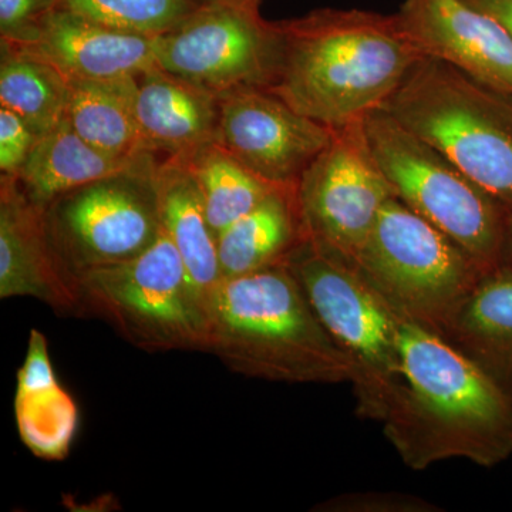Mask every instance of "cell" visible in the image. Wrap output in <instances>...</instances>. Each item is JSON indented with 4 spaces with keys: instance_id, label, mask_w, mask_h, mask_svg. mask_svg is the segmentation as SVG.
<instances>
[{
    "instance_id": "obj_18",
    "label": "cell",
    "mask_w": 512,
    "mask_h": 512,
    "mask_svg": "<svg viewBox=\"0 0 512 512\" xmlns=\"http://www.w3.org/2000/svg\"><path fill=\"white\" fill-rule=\"evenodd\" d=\"M15 417L20 440L36 457L62 461L69 454L77 426L76 402L57 380L45 335L30 332L28 353L18 370Z\"/></svg>"
},
{
    "instance_id": "obj_28",
    "label": "cell",
    "mask_w": 512,
    "mask_h": 512,
    "mask_svg": "<svg viewBox=\"0 0 512 512\" xmlns=\"http://www.w3.org/2000/svg\"><path fill=\"white\" fill-rule=\"evenodd\" d=\"M62 0H0V40H16L28 33L37 22Z\"/></svg>"
},
{
    "instance_id": "obj_31",
    "label": "cell",
    "mask_w": 512,
    "mask_h": 512,
    "mask_svg": "<svg viewBox=\"0 0 512 512\" xmlns=\"http://www.w3.org/2000/svg\"><path fill=\"white\" fill-rule=\"evenodd\" d=\"M198 3H234V5L256 6L259 8L262 0H195Z\"/></svg>"
},
{
    "instance_id": "obj_13",
    "label": "cell",
    "mask_w": 512,
    "mask_h": 512,
    "mask_svg": "<svg viewBox=\"0 0 512 512\" xmlns=\"http://www.w3.org/2000/svg\"><path fill=\"white\" fill-rule=\"evenodd\" d=\"M396 16L421 55L512 100V36L493 16L467 0H404Z\"/></svg>"
},
{
    "instance_id": "obj_23",
    "label": "cell",
    "mask_w": 512,
    "mask_h": 512,
    "mask_svg": "<svg viewBox=\"0 0 512 512\" xmlns=\"http://www.w3.org/2000/svg\"><path fill=\"white\" fill-rule=\"evenodd\" d=\"M181 158L200 187L208 224L218 239L239 218L282 187L266 183L229 154L217 140Z\"/></svg>"
},
{
    "instance_id": "obj_24",
    "label": "cell",
    "mask_w": 512,
    "mask_h": 512,
    "mask_svg": "<svg viewBox=\"0 0 512 512\" xmlns=\"http://www.w3.org/2000/svg\"><path fill=\"white\" fill-rule=\"evenodd\" d=\"M70 79L52 64L2 45L0 107L22 117L37 136L67 116Z\"/></svg>"
},
{
    "instance_id": "obj_4",
    "label": "cell",
    "mask_w": 512,
    "mask_h": 512,
    "mask_svg": "<svg viewBox=\"0 0 512 512\" xmlns=\"http://www.w3.org/2000/svg\"><path fill=\"white\" fill-rule=\"evenodd\" d=\"M382 110L512 212V100L423 56Z\"/></svg>"
},
{
    "instance_id": "obj_14",
    "label": "cell",
    "mask_w": 512,
    "mask_h": 512,
    "mask_svg": "<svg viewBox=\"0 0 512 512\" xmlns=\"http://www.w3.org/2000/svg\"><path fill=\"white\" fill-rule=\"evenodd\" d=\"M35 298L57 313L84 312L76 276L50 241L45 207L35 204L18 178L0 181V299Z\"/></svg>"
},
{
    "instance_id": "obj_2",
    "label": "cell",
    "mask_w": 512,
    "mask_h": 512,
    "mask_svg": "<svg viewBox=\"0 0 512 512\" xmlns=\"http://www.w3.org/2000/svg\"><path fill=\"white\" fill-rule=\"evenodd\" d=\"M278 23L281 63L268 90L333 130L382 109L424 56L396 15L319 9Z\"/></svg>"
},
{
    "instance_id": "obj_25",
    "label": "cell",
    "mask_w": 512,
    "mask_h": 512,
    "mask_svg": "<svg viewBox=\"0 0 512 512\" xmlns=\"http://www.w3.org/2000/svg\"><path fill=\"white\" fill-rule=\"evenodd\" d=\"M198 5L195 0H62L59 9L109 28L157 37L177 28Z\"/></svg>"
},
{
    "instance_id": "obj_17",
    "label": "cell",
    "mask_w": 512,
    "mask_h": 512,
    "mask_svg": "<svg viewBox=\"0 0 512 512\" xmlns=\"http://www.w3.org/2000/svg\"><path fill=\"white\" fill-rule=\"evenodd\" d=\"M444 338L512 400V266L485 271Z\"/></svg>"
},
{
    "instance_id": "obj_3",
    "label": "cell",
    "mask_w": 512,
    "mask_h": 512,
    "mask_svg": "<svg viewBox=\"0 0 512 512\" xmlns=\"http://www.w3.org/2000/svg\"><path fill=\"white\" fill-rule=\"evenodd\" d=\"M207 349L241 375L278 383L352 382L288 264L222 279L207 305Z\"/></svg>"
},
{
    "instance_id": "obj_15",
    "label": "cell",
    "mask_w": 512,
    "mask_h": 512,
    "mask_svg": "<svg viewBox=\"0 0 512 512\" xmlns=\"http://www.w3.org/2000/svg\"><path fill=\"white\" fill-rule=\"evenodd\" d=\"M10 49L52 64L67 79L138 77L156 67V37L100 25L56 9L16 40Z\"/></svg>"
},
{
    "instance_id": "obj_30",
    "label": "cell",
    "mask_w": 512,
    "mask_h": 512,
    "mask_svg": "<svg viewBox=\"0 0 512 512\" xmlns=\"http://www.w3.org/2000/svg\"><path fill=\"white\" fill-rule=\"evenodd\" d=\"M505 262L512 266V212L508 220L507 241H505Z\"/></svg>"
},
{
    "instance_id": "obj_6",
    "label": "cell",
    "mask_w": 512,
    "mask_h": 512,
    "mask_svg": "<svg viewBox=\"0 0 512 512\" xmlns=\"http://www.w3.org/2000/svg\"><path fill=\"white\" fill-rule=\"evenodd\" d=\"M353 264L397 315L443 338L485 272L397 197L384 204Z\"/></svg>"
},
{
    "instance_id": "obj_5",
    "label": "cell",
    "mask_w": 512,
    "mask_h": 512,
    "mask_svg": "<svg viewBox=\"0 0 512 512\" xmlns=\"http://www.w3.org/2000/svg\"><path fill=\"white\" fill-rule=\"evenodd\" d=\"M330 338L352 363L356 414L382 421L403 382L400 315L353 262L303 238L286 259Z\"/></svg>"
},
{
    "instance_id": "obj_12",
    "label": "cell",
    "mask_w": 512,
    "mask_h": 512,
    "mask_svg": "<svg viewBox=\"0 0 512 512\" xmlns=\"http://www.w3.org/2000/svg\"><path fill=\"white\" fill-rule=\"evenodd\" d=\"M333 134L268 89L238 90L220 99L218 143L276 187L296 188Z\"/></svg>"
},
{
    "instance_id": "obj_19",
    "label": "cell",
    "mask_w": 512,
    "mask_h": 512,
    "mask_svg": "<svg viewBox=\"0 0 512 512\" xmlns=\"http://www.w3.org/2000/svg\"><path fill=\"white\" fill-rule=\"evenodd\" d=\"M158 211L163 231L183 259L205 312L222 281L217 238L208 224L197 180L181 158H165L156 168Z\"/></svg>"
},
{
    "instance_id": "obj_16",
    "label": "cell",
    "mask_w": 512,
    "mask_h": 512,
    "mask_svg": "<svg viewBox=\"0 0 512 512\" xmlns=\"http://www.w3.org/2000/svg\"><path fill=\"white\" fill-rule=\"evenodd\" d=\"M137 120L148 153L184 157L217 140L220 97L153 67L138 76Z\"/></svg>"
},
{
    "instance_id": "obj_7",
    "label": "cell",
    "mask_w": 512,
    "mask_h": 512,
    "mask_svg": "<svg viewBox=\"0 0 512 512\" xmlns=\"http://www.w3.org/2000/svg\"><path fill=\"white\" fill-rule=\"evenodd\" d=\"M370 148L394 194L484 271L505 261L511 212L446 156L382 109L365 119Z\"/></svg>"
},
{
    "instance_id": "obj_11",
    "label": "cell",
    "mask_w": 512,
    "mask_h": 512,
    "mask_svg": "<svg viewBox=\"0 0 512 512\" xmlns=\"http://www.w3.org/2000/svg\"><path fill=\"white\" fill-rule=\"evenodd\" d=\"M363 123L336 128L295 188L305 238L350 262H355L384 204L396 197Z\"/></svg>"
},
{
    "instance_id": "obj_27",
    "label": "cell",
    "mask_w": 512,
    "mask_h": 512,
    "mask_svg": "<svg viewBox=\"0 0 512 512\" xmlns=\"http://www.w3.org/2000/svg\"><path fill=\"white\" fill-rule=\"evenodd\" d=\"M39 136L22 117L0 107V171L18 177Z\"/></svg>"
},
{
    "instance_id": "obj_9",
    "label": "cell",
    "mask_w": 512,
    "mask_h": 512,
    "mask_svg": "<svg viewBox=\"0 0 512 512\" xmlns=\"http://www.w3.org/2000/svg\"><path fill=\"white\" fill-rule=\"evenodd\" d=\"M157 160L60 195L45 207L50 241L74 276L140 255L160 237Z\"/></svg>"
},
{
    "instance_id": "obj_8",
    "label": "cell",
    "mask_w": 512,
    "mask_h": 512,
    "mask_svg": "<svg viewBox=\"0 0 512 512\" xmlns=\"http://www.w3.org/2000/svg\"><path fill=\"white\" fill-rule=\"evenodd\" d=\"M84 312L147 352L207 349V312L164 231L140 255L77 275Z\"/></svg>"
},
{
    "instance_id": "obj_1",
    "label": "cell",
    "mask_w": 512,
    "mask_h": 512,
    "mask_svg": "<svg viewBox=\"0 0 512 512\" xmlns=\"http://www.w3.org/2000/svg\"><path fill=\"white\" fill-rule=\"evenodd\" d=\"M403 382L380 423L404 464L463 458L490 468L512 456V400L443 336L400 316Z\"/></svg>"
},
{
    "instance_id": "obj_29",
    "label": "cell",
    "mask_w": 512,
    "mask_h": 512,
    "mask_svg": "<svg viewBox=\"0 0 512 512\" xmlns=\"http://www.w3.org/2000/svg\"><path fill=\"white\" fill-rule=\"evenodd\" d=\"M497 19L512 36V0H467Z\"/></svg>"
},
{
    "instance_id": "obj_21",
    "label": "cell",
    "mask_w": 512,
    "mask_h": 512,
    "mask_svg": "<svg viewBox=\"0 0 512 512\" xmlns=\"http://www.w3.org/2000/svg\"><path fill=\"white\" fill-rule=\"evenodd\" d=\"M303 238L295 188H279L218 237L222 279L285 262Z\"/></svg>"
},
{
    "instance_id": "obj_10",
    "label": "cell",
    "mask_w": 512,
    "mask_h": 512,
    "mask_svg": "<svg viewBox=\"0 0 512 512\" xmlns=\"http://www.w3.org/2000/svg\"><path fill=\"white\" fill-rule=\"evenodd\" d=\"M282 55L279 23L256 6L200 3L171 32L156 37V67L217 97L269 89Z\"/></svg>"
},
{
    "instance_id": "obj_26",
    "label": "cell",
    "mask_w": 512,
    "mask_h": 512,
    "mask_svg": "<svg viewBox=\"0 0 512 512\" xmlns=\"http://www.w3.org/2000/svg\"><path fill=\"white\" fill-rule=\"evenodd\" d=\"M323 512H440L437 504L419 495L396 491H362L336 495L318 505Z\"/></svg>"
},
{
    "instance_id": "obj_22",
    "label": "cell",
    "mask_w": 512,
    "mask_h": 512,
    "mask_svg": "<svg viewBox=\"0 0 512 512\" xmlns=\"http://www.w3.org/2000/svg\"><path fill=\"white\" fill-rule=\"evenodd\" d=\"M138 77L70 79L66 119L101 153L136 158L148 153L137 120Z\"/></svg>"
},
{
    "instance_id": "obj_20",
    "label": "cell",
    "mask_w": 512,
    "mask_h": 512,
    "mask_svg": "<svg viewBox=\"0 0 512 512\" xmlns=\"http://www.w3.org/2000/svg\"><path fill=\"white\" fill-rule=\"evenodd\" d=\"M153 160H156L154 154L119 158L101 153L64 119L39 137L16 178L30 200L46 207L66 192Z\"/></svg>"
}]
</instances>
